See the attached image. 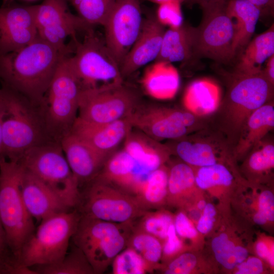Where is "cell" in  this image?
I'll use <instances>...</instances> for the list:
<instances>
[{
  "mask_svg": "<svg viewBox=\"0 0 274 274\" xmlns=\"http://www.w3.org/2000/svg\"><path fill=\"white\" fill-rule=\"evenodd\" d=\"M0 249L3 251L7 253L8 247L7 245L6 235L2 225L0 217Z\"/></svg>",
  "mask_w": 274,
  "mask_h": 274,
  "instance_id": "816d5d0a",
  "label": "cell"
},
{
  "mask_svg": "<svg viewBox=\"0 0 274 274\" xmlns=\"http://www.w3.org/2000/svg\"><path fill=\"white\" fill-rule=\"evenodd\" d=\"M227 1L200 5L202 17L196 27L194 57L208 58L224 64L234 58L232 49L234 31L226 11Z\"/></svg>",
  "mask_w": 274,
  "mask_h": 274,
  "instance_id": "30bf717a",
  "label": "cell"
},
{
  "mask_svg": "<svg viewBox=\"0 0 274 274\" xmlns=\"http://www.w3.org/2000/svg\"><path fill=\"white\" fill-rule=\"evenodd\" d=\"M197 258L191 253L183 252L162 266L166 274H188L194 270L197 264Z\"/></svg>",
  "mask_w": 274,
  "mask_h": 274,
  "instance_id": "b9f144b4",
  "label": "cell"
},
{
  "mask_svg": "<svg viewBox=\"0 0 274 274\" xmlns=\"http://www.w3.org/2000/svg\"><path fill=\"white\" fill-rule=\"evenodd\" d=\"M226 11L234 31L232 49L235 57L251 41L261 13L248 0H228Z\"/></svg>",
  "mask_w": 274,
  "mask_h": 274,
  "instance_id": "cb8c5ba5",
  "label": "cell"
},
{
  "mask_svg": "<svg viewBox=\"0 0 274 274\" xmlns=\"http://www.w3.org/2000/svg\"><path fill=\"white\" fill-rule=\"evenodd\" d=\"M90 25L103 26L115 0H66Z\"/></svg>",
  "mask_w": 274,
  "mask_h": 274,
  "instance_id": "8d00e7d4",
  "label": "cell"
},
{
  "mask_svg": "<svg viewBox=\"0 0 274 274\" xmlns=\"http://www.w3.org/2000/svg\"><path fill=\"white\" fill-rule=\"evenodd\" d=\"M255 250L257 255L266 260L271 267L274 265L273 244H268L264 240H259L256 244Z\"/></svg>",
  "mask_w": 274,
  "mask_h": 274,
  "instance_id": "7dc6e473",
  "label": "cell"
},
{
  "mask_svg": "<svg viewBox=\"0 0 274 274\" xmlns=\"http://www.w3.org/2000/svg\"><path fill=\"white\" fill-rule=\"evenodd\" d=\"M142 86L151 97L157 99H170L180 87V76L172 63L155 61L148 67L143 75Z\"/></svg>",
  "mask_w": 274,
  "mask_h": 274,
  "instance_id": "4316f807",
  "label": "cell"
},
{
  "mask_svg": "<svg viewBox=\"0 0 274 274\" xmlns=\"http://www.w3.org/2000/svg\"><path fill=\"white\" fill-rule=\"evenodd\" d=\"M253 219L254 222L258 225H263L268 222L266 218L258 211L254 215Z\"/></svg>",
  "mask_w": 274,
  "mask_h": 274,
  "instance_id": "f5cc1de1",
  "label": "cell"
},
{
  "mask_svg": "<svg viewBox=\"0 0 274 274\" xmlns=\"http://www.w3.org/2000/svg\"><path fill=\"white\" fill-rule=\"evenodd\" d=\"M273 127V104L267 102L256 109L247 119L233 150L234 155L238 157L246 155Z\"/></svg>",
  "mask_w": 274,
  "mask_h": 274,
  "instance_id": "d4e9b609",
  "label": "cell"
},
{
  "mask_svg": "<svg viewBox=\"0 0 274 274\" xmlns=\"http://www.w3.org/2000/svg\"><path fill=\"white\" fill-rule=\"evenodd\" d=\"M148 176L123 149L116 151L107 159L93 180L110 184L134 195Z\"/></svg>",
  "mask_w": 274,
  "mask_h": 274,
  "instance_id": "44dd1931",
  "label": "cell"
},
{
  "mask_svg": "<svg viewBox=\"0 0 274 274\" xmlns=\"http://www.w3.org/2000/svg\"><path fill=\"white\" fill-rule=\"evenodd\" d=\"M197 188H199L192 166L182 161L168 167L166 203L183 209L186 207L191 194Z\"/></svg>",
  "mask_w": 274,
  "mask_h": 274,
  "instance_id": "f546056e",
  "label": "cell"
},
{
  "mask_svg": "<svg viewBox=\"0 0 274 274\" xmlns=\"http://www.w3.org/2000/svg\"><path fill=\"white\" fill-rule=\"evenodd\" d=\"M140 218L138 225L134 229L152 235L162 243L167 237L168 229L174 220V216L164 210L155 212L146 211Z\"/></svg>",
  "mask_w": 274,
  "mask_h": 274,
  "instance_id": "d590c367",
  "label": "cell"
},
{
  "mask_svg": "<svg viewBox=\"0 0 274 274\" xmlns=\"http://www.w3.org/2000/svg\"><path fill=\"white\" fill-rule=\"evenodd\" d=\"M24 170L19 160L4 158L0 161V217L14 261L35 231L33 219L25 207L20 189Z\"/></svg>",
  "mask_w": 274,
  "mask_h": 274,
  "instance_id": "277c9868",
  "label": "cell"
},
{
  "mask_svg": "<svg viewBox=\"0 0 274 274\" xmlns=\"http://www.w3.org/2000/svg\"><path fill=\"white\" fill-rule=\"evenodd\" d=\"M193 168L196 184L201 190L224 191L231 188L234 183L233 174L224 162Z\"/></svg>",
  "mask_w": 274,
  "mask_h": 274,
  "instance_id": "836d02e7",
  "label": "cell"
},
{
  "mask_svg": "<svg viewBox=\"0 0 274 274\" xmlns=\"http://www.w3.org/2000/svg\"><path fill=\"white\" fill-rule=\"evenodd\" d=\"M260 11L261 17L273 16L274 0H248Z\"/></svg>",
  "mask_w": 274,
  "mask_h": 274,
  "instance_id": "c3c4849f",
  "label": "cell"
},
{
  "mask_svg": "<svg viewBox=\"0 0 274 274\" xmlns=\"http://www.w3.org/2000/svg\"><path fill=\"white\" fill-rule=\"evenodd\" d=\"M216 215L214 206L211 203H207L197 223V230L202 234L209 232L213 227Z\"/></svg>",
  "mask_w": 274,
  "mask_h": 274,
  "instance_id": "f6af8a7d",
  "label": "cell"
},
{
  "mask_svg": "<svg viewBox=\"0 0 274 274\" xmlns=\"http://www.w3.org/2000/svg\"><path fill=\"white\" fill-rule=\"evenodd\" d=\"M139 105L136 91L121 84L82 90L77 118L93 124H107L129 116Z\"/></svg>",
  "mask_w": 274,
  "mask_h": 274,
  "instance_id": "7c38bea8",
  "label": "cell"
},
{
  "mask_svg": "<svg viewBox=\"0 0 274 274\" xmlns=\"http://www.w3.org/2000/svg\"><path fill=\"white\" fill-rule=\"evenodd\" d=\"M234 76L252 75L262 72L263 64L274 55V26L251 40L243 50Z\"/></svg>",
  "mask_w": 274,
  "mask_h": 274,
  "instance_id": "f1b7e54d",
  "label": "cell"
},
{
  "mask_svg": "<svg viewBox=\"0 0 274 274\" xmlns=\"http://www.w3.org/2000/svg\"><path fill=\"white\" fill-rule=\"evenodd\" d=\"M25 169L55 192L73 209L81 199L79 184L60 144L49 142L26 151L19 160Z\"/></svg>",
  "mask_w": 274,
  "mask_h": 274,
  "instance_id": "ba28073f",
  "label": "cell"
},
{
  "mask_svg": "<svg viewBox=\"0 0 274 274\" xmlns=\"http://www.w3.org/2000/svg\"><path fill=\"white\" fill-rule=\"evenodd\" d=\"M64 53L39 36L23 48L0 54L3 84L19 92L38 106L45 95Z\"/></svg>",
  "mask_w": 274,
  "mask_h": 274,
  "instance_id": "6da1fadb",
  "label": "cell"
},
{
  "mask_svg": "<svg viewBox=\"0 0 274 274\" xmlns=\"http://www.w3.org/2000/svg\"><path fill=\"white\" fill-rule=\"evenodd\" d=\"M168 167L163 164L149 174L133 195L142 209H158L166 203Z\"/></svg>",
  "mask_w": 274,
  "mask_h": 274,
  "instance_id": "4dcf8cb0",
  "label": "cell"
},
{
  "mask_svg": "<svg viewBox=\"0 0 274 274\" xmlns=\"http://www.w3.org/2000/svg\"><path fill=\"white\" fill-rule=\"evenodd\" d=\"M88 183L78 205L81 215L117 223H132L146 211L133 195L116 187L95 180Z\"/></svg>",
  "mask_w": 274,
  "mask_h": 274,
  "instance_id": "8fae6325",
  "label": "cell"
},
{
  "mask_svg": "<svg viewBox=\"0 0 274 274\" xmlns=\"http://www.w3.org/2000/svg\"><path fill=\"white\" fill-rule=\"evenodd\" d=\"M207 203L205 200H200L198 202L197 207L200 211H203Z\"/></svg>",
  "mask_w": 274,
  "mask_h": 274,
  "instance_id": "6f0895ef",
  "label": "cell"
},
{
  "mask_svg": "<svg viewBox=\"0 0 274 274\" xmlns=\"http://www.w3.org/2000/svg\"><path fill=\"white\" fill-rule=\"evenodd\" d=\"M60 61L47 92L37 106L49 138L56 142L70 133L78 116L82 88L69 62Z\"/></svg>",
  "mask_w": 274,
  "mask_h": 274,
  "instance_id": "3957f363",
  "label": "cell"
},
{
  "mask_svg": "<svg viewBox=\"0 0 274 274\" xmlns=\"http://www.w3.org/2000/svg\"><path fill=\"white\" fill-rule=\"evenodd\" d=\"M236 274H260L263 271V264L256 257H250L236 266Z\"/></svg>",
  "mask_w": 274,
  "mask_h": 274,
  "instance_id": "bcb514c9",
  "label": "cell"
},
{
  "mask_svg": "<svg viewBox=\"0 0 274 274\" xmlns=\"http://www.w3.org/2000/svg\"><path fill=\"white\" fill-rule=\"evenodd\" d=\"M146 1H148L149 2H152L153 3H155L158 5H160V4L167 3L168 2H171V1H177L181 3L185 1V0H146Z\"/></svg>",
  "mask_w": 274,
  "mask_h": 274,
  "instance_id": "9f6ffc18",
  "label": "cell"
},
{
  "mask_svg": "<svg viewBox=\"0 0 274 274\" xmlns=\"http://www.w3.org/2000/svg\"><path fill=\"white\" fill-rule=\"evenodd\" d=\"M129 116L107 124L88 123L77 118L70 132L108 158L133 128Z\"/></svg>",
  "mask_w": 274,
  "mask_h": 274,
  "instance_id": "ac0fdd59",
  "label": "cell"
},
{
  "mask_svg": "<svg viewBox=\"0 0 274 274\" xmlns=\"http://www.w3.org/2000/svg\"><path fill=\"white\" fill-rule=\"evenodd\" d=\"M37 274H92L93 269L83 251L75 244L55 263L31 267Z\"/></svg>",
  "mask_w": 274,
  "mask_h": 274,
  "instance_id": "d6a6232c",
  "label": "cell"
},
{
  "mask_svg": "<svg viewBox=\"0 0 274 274\" xmlns=\"http://www.w3.org/2000/svg\"><path fill=\"white\" fill-rule=\"evenodd\" d=\"M238 245L225 233L213 238L211 247L216 260L224 267L232 269L237 265L236 252Z\"/></svg>",
  "mask_w": 274,
  "mask_h": 274,
  "instance_id": "f35d334b",
  "label": "cell"
},
{
  "mask_svg": "<svg viewBox=\"0 0 274 274\" xmlns=\"http://www.w3.org/2000/svg\"><path fill=\"white\" fill-rule=\"evenodd\" d=\"M66 0H44L35 5V19L39 37L59 51L70 55L74 46L66 39H77L76 35L92 26L69 10Z\"/></svg>",
  "mask_w": 274,
  "mask_h": 274,
  "instance_id": "5bb4252c",
  "label": "cell"
},
{
  "mask_svg": "<svg viewBox=\"0 0 274 274\" xmlns=\"http://www.w3.org/2000/svg\"><path fill=\"white\" fill-rule=\"evenodd\" d=\"M265 68L262 72L266 79L274 84V55L271 56L267 60Z\"/></svg>",
  "mask_w": 274,
  "mask_h": 274,
  "instance_id": "f907efd6",
  "label": "cell"
},
{
  "mask_svg": "<svg viewBox=\"0 0 274 274\" xmlns=\"http://www.w3.org/2000/svg\"><path fill=\"white\" fill-rule=\"evenodd\" d=\"M132 127L157 141L176 140L199 126V117L187 110L140 104L129 116Z\"/></svg>",
  "mask_w": 274,
  "mask_h": 274,
  "instance_id": "4fadbf2b",
  "label": "cell"
},
{
  "mask_svg": "<svg viewBox=\"0 0 274 274\" xmlns=\"http://www.w3.org/2000/svg\"><path fill=\"white\" fill-rule=\"evenodd\" d=\"M167 145L184 162L193 167L224 162L229 157L227 146L212 136L187 135Z\"/></svg>",
  "mask_w": 274,
  "mask_h": 274,
  "instance_id": "d6986e66",
  "label": "cell"
},
{
  "mask_svg": "<svg viewBox=\"0 0 274 274\" xmlns=\"http://www.w3.org/2000/svg\"><path fill=\"white\" fill-rule=\"evenodd\" d=\"M13 264V258L0 249V274H11Z\"/></svg>",
  "mask_w": 274,
  "mask_h": 274,
  "instance_id": "681fc988",
  "label": "cell"
},
{
  "mask_svg": "<svg viewBox=\"0 0 274 274\" xmlns=\"http://www.w3.org/2000/svg\"><path fill=\"white\" fill-rule=\"evenodd\" d=\"M258 212L262 214L268 222L274 220V195L273 193L265 190L261 192L258 200Z\"/></svg>",
  "mask_w": 274,
  "mask_h": 274,
  "instance_id": "ee69618b",
  "label": "cell"
},
{
  "mask_svg": "<svg viewBox=\"0 0 274 274\" xmlns=\"http://www.w3.org/2000/svg\"><path fill=\"white\" fill-rule=\"evenodd\" d=\"M82 42L73 40L74 55L69 56L71 67L82 90L110 88L123 84L119 65L92 27L85 31Z\"/></svg>",
  "mask_w": 274,
  "mask_h": 274,
  "instance_id": "8992f818",
  "label": "cell"
},
{
  "mask_svg": "<svg viewBox=\"0 0 274 274\" xmlns=\"http://www.w3.org/2000/svg\"><path fill=\"white\" fill-rule=\"evenodd\" d=\"M165 26L154 15L143 18L139 35L120 65L122 77L129 76L157 58L161 47Z\"/></svg>",
  "mask_w": 274,
  "mask_h": 274,
  "instance_id": "e0dca14e",
  "label": "cell"
},
{
  "mask_svg": "<svg viewBox=\"0 0 274 274\" xmlns=\"http://www.w3.org/2000/svg\"><path fill=\"white\" fill-rule=\"evenodd\" d=\"M114 274H143L149 272L147 264L133 249L126 247L112 261Z\"/></svg>",
  "mask_w": 274,
  "mask_h": 274,
  "instance_id": "74e56055",
  "label": "cell"
},
{
  "mask_svg": "<svg viewBox=\"0 0 274 274\" xmlns=\"http://www.w3.org/2000/svg\"><path fill=\"white\" fill-rule=\"evenodd\" d=\"M140 0H115L103 25L105 42L119 66L140 31Z\"/></svg>",
  "mask_w": 274,
  "mask_h": 274,
  "instance_id": "9a60e30c",
  "label": "cell"
},
{
  "mask_svg": "<svg viewBox=\"0 0 274 274\" xmlns=\"http://www.w3.org/2000/svg\"><path fill=\"white\" fill-rule=\"evenodd\" d=\"M81 216L74 209L43 219L22 247L14 265L32 267L60 261L67 252Z\"/></svg>",
  "mask_w": 274,
  "mask_h": 274,
  "instance_id": "5b68a950",
  "label": "cell"
},
{
  "mask_svg": "<svg viewBox=\"0 0 274 274\" xmlns=\"http://www.w3.org/2000/svg\"><path fill=\"white\" fill-rule=\"evenodd\" d=\"M20 189L28 212L38 221L74 209L25 168L20 180Z\"/></svg>",
  "mask_w": 274,
  "mask_h": 274,
  "instance_id": "ffe728a7",
  "label": "cell"
},
{
  "mask_svg": "<svg viewBox=\"0 0 274 274\" xmlns=\"http://www.w3.org/2000/svg\"><path fill=\"white\" fill-rule=\"evenodd\" d=\"M174 224L178 235L181 238L193 239L197 235L198 231L183 211L174 216Z\"/></svg>",
  "mask_w": 274,
  "mask_h": 274,
  "instance_id": "7bdbcfd3",
  "label": "cell"
},
{
  "mask_svg": "<svg viewBox=\"0 0 274 274\" xmlns=\"http://www.w3.org/2000/svg\"><path fill=\"white\" fill-rule=\"evenodd\" d=\"M245 161L250 174L260 176L268 174L274 167V145L271 142L261 140L250 150Z\"/></svg>",
  "mask_w": 274,
  "mask_h": 274,
  "instance_id": "e575fe53",
  "label": "cell"
},
{
  "mask_svg": "<svg viewBox=\"0 0 274 274\" xmlns=\"http://www.w3.org/2000/svg\"><path fill=\"white\" fill-rule=\"evenodd\" d=\"M186 110L197 117L215 113L221 104V91L217 84L208 79L194 81L186 88L183 97Z\"/></svg>",
  "mask_w": 274,
  "mask_h": 274,
  "instance_id": "83f0119b",
  "label": "cell"
},
{
  "mask_svg": "<svg viewBox=\"0 0 274 274\" xmlns=\"http://www.w3.org/2000/svg\"><path fill=\"white\" fill-rule=\"evenodd\" d=\"M0 121L3 156L19 160L36 146L53 141L48 135L37 106L3 84L0 88Z\"/></svg>",
  "mask_w": 274,
  "mask_h": 274,
  "instance_id": "7a4b0ae2",
  "label": "cell"
},
{
  "mask_svg": "<svg viewBox=\"0 0 274 274\" xmlns=\"http://www.w3.org/2000/svg\"><path fill=\"white\" fill-rule=\"evenodd\" d=\"M184 250L185 247L183 242L182 238L178 235L173 223L168 229L167 237L162 242L161 261L164 263V265H165L184 252Z\"/></svg>",
  "mask_w": 274,
  "mask_h": 274,
  "instance_id": "60d3db41",
  "label": "cell"
},
{
  "mask_svg": "<svg viewBox=\"0 0 274 274\" xmlns=\"http://www.w3.org/2000/svg\"><path fill=\"white\" fill-rule=\"evenodd\" d=\"M132 227V223H117L81 215L72 238L86 256L94 273H102L126 247Z\"/></svg>",
  "mask_w": 274,
  "mask_h": 274,
  "instance_id": "52a82bcc",
  "label": "cell"
},
{
  "mask_svg": "<svg viewBox=\"0 0 274 274\" xmlns=\"http://www.w3.org/2000/svg\"><path fill=\"white\" fill-rule=\"evenodd\" d=\"M196 27L184 23L165 30L155 61L185 62L194 57Z\"/></svg>",
  "mask_w": 274,
  "mask_h": 274,
  "instance_id": "484cf974",
  "label": "cell"
},
{
  "mask_svg": "<svg viewBox=\"0 0 274 274\" xmlns=\"http://www.w3.org/2000/svg\"><path fill=\"white\" fill-rule=\"evenodd\" d=\"M234 77L220 104L222 127L230 144H236L249 116L271 99L273 87L262 72Z\"/></svg>",
  "mask_w": 274,
  "mask_h": 274,
  "instance_id": "9c48e42d",
  "label": "cell"
},
{
  "mask_svg": "<svg viewBox=\"0 0 274 274\" xmlns=\"http://www.w3.org/2000/svg\"><path fill=\"white\" fill-rule=\"evenodd\" d=\"M126 247L134 250L143 258L149 272L161 268L162 243L156 237L132 228L128 238Z\"/></svg>",
  "mask_w": 274,
  "mask_h": 274,
  "instance_id": "1f68e13d",
  "label": "cell"
},
{
  "mask_svg": "<svg viewBox=\"0 0 274 274\" xmlns=\"http://www.w3.org/2000/svg\"><path fill=\"white\" fill-rule=\"evenodd\" d=\"M181 4L177 1H171L159 5L155 15L158 21L169 28L182 25L184 22Z\"/></svg>",
  "mask_w": 274,
  "mask_h": 274,
  "instance_id": "ab89813d",
  "label": "cell"
},
{
  "mask_svg": "<svg viewBox=\"0 0 274 274\" xmlns=\"http://www.w3.org/2000/svg\"><path fill=\"white\" fill-rule=\"evenodd\" d=\"M60 144L79 186L95 178L108 159L71 132L62 139Z\"/></svg>",
  "mask_w": 274,
  "mask_h": 274,
  "instance_id": "7402d4cb",
  "label": "cell"
},
{
  "mask_svg": "<svg viewBox=\"0 0 274 274\" xmlns=\"http://www.w3.org/2000/svg\"><path fill=\"white\" fill-rule=\"evenodd\" d=\"M4 158V157L3 156L2 130V126H1V121H0V161Z\"/></svg>",
  "mask_w": 274,
  "mask_h": 274,
  "instance_id": "11a10c76",
  "label": "cell"
},
{
  "mask_svg": "<svg viewBox=\"0 0 274 274\" xmlns=\"http://www.w3.org/2000/svg\"><path fill=\"white\" fill-rule=\"evenodd\" d=\"M124 141V149L148 174L165 164L172 154L167 145L160 144L140 130L131 129Z\"/></svg>",
  "mask_w": 274,
  "mask_h": 274,
  "instance_id": "603a6c76",
  "label": "cell"
},
{
  "mask_svg": "<svg viewBox=\"0 0 274 274\" xmlns=\"http://www.w3.org/2000/svg\"><path fill=\"white\" fill-rule=\"evenodd\" d=\"M221 1H225V0H185V2H187L188 3L190 4H199L200 5L204 3Z\"/></svg>",
  "mask_w": 274,
  "mask_h": 274,
  "instance_id": "db71d44e",
  "label": "cell"
},
{
  "mask_svg": "<svg viewBox=\"0 0 274 274\" xmlns=\"http://www.w3.org/2000/svg\"><path fill=\"white\" fill-rule=\"evenodd\" d=\"M38 36L35 5L25 6L15 0H4L0 7V54L18 50Z\"/></svg>",
  "mask_w": 274,
  "mask_h": 274,
  "instance_id": "2e32d148",
  "label": "cell"
}]
</instances>
